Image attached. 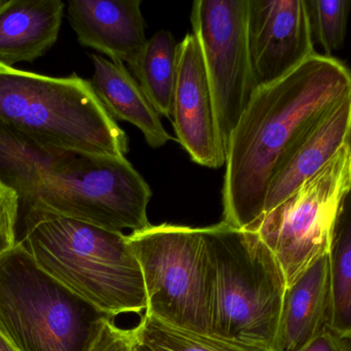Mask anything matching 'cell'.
<instances>
[{
    "mask_svg": "<svg viewBox=\"0 0 351 351\" xmlns=\"http://www.w3.org/2000/svg\"><path fill=\"white\" fill-rule=\"evenodd\" d=\"M351 96V71L333 56L315 53L284 78L254 91L226 146L223 220L253 226L282 163L309 132Z\"/></svg>",
    "mask_w": 351,
    "mask_h": 351,
    "instance_id": "1",
    "label": "cell"
},
{
    "mask_svg": "<svg viewBox=\"0 0 351 351\" xmlns=\"http://www.w3.org/2000/svg\"><path fill=\"white\" fill-rule=\"evenodd\" d=\"M0 181L20 216L47 212L113 232L150 226L152 189L125 156L47 148L0 120Z\"/></svg>",
    "mask_w": 351,
    "mask_h": 351,
    "instance_id": "2",
    "label": "cell"
},
{
    "mask_svg": "<svg viewBox=\"0 0 351 351\" xmlns=\"http://www.w3.org/2000/svg\"><path fill=\"white\" fill-rule=\"evenodd\" d=\"M21 218L19 243L60 284L111 317L146 311L143 274L128 235L47 212Z\"/></svg>",
    "mask_w": 351,
    "mask_h": 351,
    "instance_id": "3",
    "label": "cell"
},
{
    "mask_svg": "<svg viewBox=\"0 0 351 351\" xmlns=\"http://www.w3.org/2000/svg\"><path fill=\"white\" fill-rule=\"evenodd\" d=\"M210 260L208 334L274 350L286 276L259 235L221 222L202 228Z\"/></svg>",
    "mask_w": 351,
    "mask_h": 351,
    "instance_id": "4",
    "label": "cell"
},
{
    "mask_svg": "<svg viewBox=\"0 0 351 351\" xmlns=\"http://www.w3.org/2000/svg\"><path fill=\"white\" fill-rule=\"evenodd\" d=\"M0 120L47 148L125 156L129 140L90 80L0 66Z\"/></svg>",
    "mask_w": 351,
    "mask_h": 351,
    "instance_id": "5",
    "label": "cell"
},
{
    "mask_svg": "<svg viewBox=\"0 0 351 351\" xmlns=\"http://www.w3.org/2000/svg\"><path fill=\"white\" fill-rule=\"evenodd\" d=\"M114 317L41 269L18 243L0 258V335L18 351H90Z\"/></svg>",
    "mask_w": 351,
    "mask_h": 351,
    "instance_id": "6",
    "label": "cell"
},
{
    "mask_svg": "<svg viewBox=\"0 0 351 351\" xmlns=\"http://www.w3.org/2000/svg\"><path fill=\"white\" fill-rule=\"evenodd\" d=\"M147 296L146 313L208 334L210 260L202 228L162 224L128 235Z\"/></svg>",
    "mask_w": 351,
    "mask_h": 351,
    "instance_id": "7",
    "label": "cell"
},
{
    "mask_svg": "<svg viewBox=\"0 0 351 351\" xmlns=\"http://www.w3.org/2000/svg\"><path fill=\"white\" fill-rule=\"evenodd\" d=\"M350 191L351 144H348L288 199L247 228L276 256L287 286L327 253L340 205Z\"/></svg>",
    "mask_w": 351,
    "mask_h": 351,
    "instance_id": "8",
    "label": "cell"
},
{
    "mask_svg": "<svg viewBox=\"0 0 351 351\" xmlns=\"http://www.w3.org/2000/svg\"><path fill=\"white\" fill-rule=\"evenodd\" d=\"M247 10L249 0H196L190 16L226 146L257 89L247 43Z\"/></svg>",
    "mask_w": 351,
    "mask_h": 351,
    "instance_id": "9",
    "label": "cell"
},
{
    "mask_svg": "<svg viewBox=\"0 0 351 351\" xmlns=\"http://www.w3.org/2000/svg\"><path fill=\"white\" fill-rule=\"evenodd\" d=\"M172 119L178 142L194 163L213 169L225 165L226 144L202 47L193 33L178 45Z\"/></svg>",
    "mask_w": 351,
    "mask_h": 351,
    "instance_id": "10",
    "label": "cell"
},
{
    "mask_svg": "<svg viewBox=\"0 0 351 351\" xmlns=\"http://www.w3.org/2000/svg\"><path fill=\"white\" fill-rule=\"evenodd\" d=\"M247 43L256 88L298 67L315 53L306 0H249Z\"/></svg>",
    "mask_w": 351,
    "mask_h": 351,
    "instance_id": "11",
    "label": "cell"
},
{
    "mask_svg": "<svg viewBox=\"0 0 351 351\" xmlns=\"http://www.w3.org/2000/svg\"><path fill=\"white\" fill-rule=\"evenodd\" d=\"M141 5V0H72L68 20L80 45L131 67L147 43Z\"/></svg>",
    "mask_w": 351,
    "mask_h": 351,
    "instance_id": "12",
    "label": "cell"
},
{
    "mask_svg": "<svg viewBox=\"0 0 351 351\" xmlns=\"http://www.w3.org/2000/svg\"><path fill=\"white\" fill-rule=\"evenodd\" d=\"M351 144V96L334 107L282 163L268 188L263 216L315 177Z\"/></svg>",
    "mask_w": 351,
    "mask_h": 351,
    "instance_id": "13",
    "label": "cell"
},
{
    "mask_svg": "<svg viewBox=\"0 0 351 351\" xmlns=\"http://www.w3.org/2000/svg\"><path fill=\"white\" fill-rule=\"evenodd\" d=\"M62 0H0V66L43 57L58 41Z\"/></svg>",
    "mask_w": 351,
    "mask_h": 351,
    "instance_id": "14",
    "label": "cell"
},
{
    "mask_svg": "<svg viewBox=\"0 0 351 351\" xmlns=\"http://www.w3.org/2000/svg\"><path fill=\"white\" fill-rule=\"evenodd\" d=\"M329 300L326 253L287 286L274 351H300L311 343L327 328Z\"/></svg>",
    "mask_w": 351,
    "mask_h": 351,
    "instance_id": "15",
    "label": "cell"
},
{
    "mask_svg": "<svg viewBox=\"0 0 351 351\" xmlns=\"http://www.w3.org/2000/svg\"><path fill=\"white\" fill-rule=\"evenodd\" d=\"M90 58L94 73L90 82L109 115L136 126L152 148H162L172 140L160 113L129 69L96 54Z\"/></svg>",
    "mask_w": 351,
    "mask_h": 351,
    "instance_id": "16",
    "label": "cell"
},
{
    "mask_svg": "<svg viewBox=\"0 0 351 351\" xmlns=\"http://www.w3.org/2000/svg\"><path fill=\"white\" fill-rule=\"evenodd\" d=\"M327 255L330 290L327 327L351 341V191L340 205Z\"/></svg>",
    "mask_w": 351,
    "mask_h": 351,
    "instance_id": "17",
    "label": "cell"
},
{
    "mask_svg": "<svg viewBox=\"0 0 351 351\" xmlns=\"http://www.w3.org/2000/svg\"><path fill=\"white\" fill-rule=\"evenodd\" d=\"M178 45L170 31H158L147 39L139 57L130 67L160 117L169 119H172Z\"/></svg>",
    "mask_w": 351,
    "mask_h": 351,
    "instance_id": "18",
    "label": "cell"
},
{
    "mask_svg": "<svg viewBox=\"0 0 351 351\" xmlns=\"http://www.w3.org/2000/svg\"><path fill=\"white\" fill-rule=\"evenodd\" d=\"M134 331L137 341L152 351H274L266 346L179 329L147 313Z\"/></svg>",
    "mask_w": 351,
    "mask_h": 351,
    "instance_id": "19",
    "label": "cell"
},
{
    "mask_svg": "<svg viewBox=\"0 0 351 351\" xmlns=\"http://www.w3.org/2000/svg\"><path fill=\"white\" fill-rule=\"evenodd\" d=\"M313 35L326 56L332 57L346 41L350 0H306Z\"/></svg>",
    "mask_w": 351,
    "mask_h": 351,
    "instance_id": "20",
    "label": "cell"
},
{
    "mask_svg": "<svg viewBox=\"0 0 351 351\" xmlns=\"http://www.w3.org/2000/svg\"><path fill=\"white\" fill-rule=\"evenodd\" d=\"M20 210L16 192L0 181V258L18 245Z\"/></svg>",
    "mask_w": 351,
    "mask_h": 351,
    "instance_id": "21",
    "label": "cell"
},
{
    "mask_svg": "<svg viewBox=\"0 0 351 351\" xmlns=\"http://www.w3.org/2000/svg\"><path fill=\"white\" fill-rule=\"evenodd\" d=\"M136 344L135 331L117 327L112 319L103 328L90 351H134Z\"/></svg>",
    "mask_w": 351,
    "mask_h": 351,
    "instance_id": "22",
    "label": "cell"
},
{
    "mask_svg": "<svg viewBox=\"0 0 351 351\" xmlns=\"http://www.w3.org/2000/svg\"><path fill=\"white\" fill-rule=\"evenodd\" d=\"M300 351H351V341L327 327Z\"/></svg>",
    "mask_w": 351,
    "mask_h": 351,
    "instance_id": "23",
    "label": "cell"
},
{
    "mask_svg": "<svg viewBox=\"0 0 351 351\" xmlns=\"http://www.w3.org/2000/svg\"><path fill=\"white\" fill-rule=\"evenodd\" d=\"M0 351H18L16 348H12L10 346V342L8 340L4 339L1 335H0Z\"/></svg>",
    "mask_w": 351,
    "mask_h": 351,
    "instance_id": "24",
    "label": "cell"
},
{
    "mask_svg": "<svg viewBox=\"0 0 351 351\" xmlns=\"http://www.w3.org/2000/svg\"><path fill=\"white\" fill-rule=\"evenodd\" d=\"M134 351H152L149 350V348H146V346H144L143 344L139 343V342L137 341V344H136L135 350Z\"/></svg>",
    "mask_w": 351,
    "mask_h": 351,
    "instance_id": "25",
    "label": "cell"
}]
</instances>
